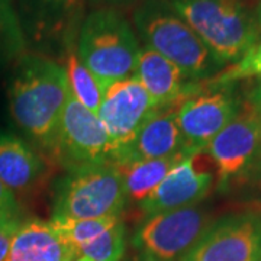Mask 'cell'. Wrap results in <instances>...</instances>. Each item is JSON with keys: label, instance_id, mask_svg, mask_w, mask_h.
<instances>
[{"label": "cell", "instance_id": "9a60e30c", "mask_svg": "<svg viewBox=\"0 0 261 261\" xmlns=\"http://www.w3.org/2000/svg\"><path fill=\"white\" fill-rule=\"evenodd\" d=\"M135 77L145 87L159 108L178 106L197 93L203 82H189L177 65L145 47L141 49Z\"/></svg>", "mask_w": 261, "mask_h": 261}, {"label": "cell", "instance_id": "7402d4cb", "mask_svg": "<svg viewBox=\"0 0 261 261\" xmlns=\"http://www.w3.org/2000/svg\"><path fill=\"white\" fill-rule=\"evenodd\" d=\"M126 250V226L118 221L102 235L83 245L79 255L93 261H121Z\"/></svg>", "mask_w": 261, "mask_h": 261}, {"label": "cell", "instance_id": "2e32d148", "mask_svg": "<svg viewBox=\"0 0 261 261\" xmlns=\"http://www.w3.org/2000/svg\"><path fill=\"white\" fill-rule=\"evenodd\" d=\"M77 257L79 252L51 221L29 219L15 233L8 261H73Z\"/></svg>", "mask_w": 261, "mask_h": 261}, {"label": "cell", "instance_id": "83f0119b", "mask_svg": "<svg viewBox=\"0 0 261 261\" xmlns=\"http://www.w3.org/2000/svg\"><path fill=\"white\" fill-rule=\"evenodd\" d=\"M135 2L138 0H103L102 6H106V8H125V6H130L134 5Z\"/></svg>", "mask_w": 261, "mask_h": 261}, {"label": "cell", "instance_id": "3957f363", "mask_svg": "<svg viewBox=\"0 0 261 261\" xmlns=\"http://www.w3.org/2000/svg\"><path fill=\"white\" fill-rule=\"evenodd\" d=\"M141 47L129 22L113 8H97L86 15L75 54L103 89L135 74Z\"/></svg>", "mask_w": 261, "mask_h": 261}, {"label": "cell", "instance_id": "5bb4252c", "mask_svg": "<svg viewBox=\"0 0 261 261\" xmlns=\"http://www.w3.org/2000/svg\"><path fill=\"white\" fill-rule=\"evenodd\" d=\"M196 157L197 155L186 157L171 168L160 186L140 203L141 212L145 218L195 206L211 193L215 181L214 174L197 170Z\"/></svg>", "mask_w": 261, "mask_h": 261}, {"label": "cell", "instance_id": "7a4b0ae2", "mask_svg": "<svg viewBox=\"0 0 261 261\" xmlns=\"http://www.w3.org/2000/svg\"><path fill=\"white\" fill-rule=\"evenodd\" d=\"M132 20L147 47L177 65L189 82L209 80L224 68L170 0H142Z\"/></svg>", "mask_w": 261, "mask_h": 261}, {"label": "cell", "instance_id": "44dd1931", "mask_svg": "<svg viewBox=\"0 0 261 261\" xmlns=\"http://www.w3.org/2000/svg\"><path fill=\"white\" fill-rule=\"evenodd\" d=\"M121 221V216H103L96 219H82V221H71V219H51L57 231L63 235L67 243L70 244L75 251L90 243L96 237L102 235L106 229Z\"/></svg>", "mask_w": 261, "mask_h": 261}, {"label": "cell", "instance_id": "d6986e66", "mask_svg": "<svg viewBox=\"0 0 261 261\" xmlns=\"http://www.w3.org/2000/svg\"><path fill=\"white\" fill-rule=\"evenodd\" d=\"M65 73L68 79L70 93L75 100L83 105L86 109L97 115L103 100V89L100 83L94 79V75L84 67L75 53L65 58Z\"/></svg>", "mask_w": 261, "mask_h": 261}, {"label": "cell", "instance_id": "ac0fdd59", "mask_svg": "<svg viewBox=\"0 0 261 261\" xmlns=\"http://www.w3.org/2000/svg\"><path fill=\"white\" fill-rule=\"evenodd\" d=\"M192 157L189 154H177L166 159L137 161L123 166H116L125 180V189L128 200L135 203H142L166 178L170 170L176 167L180 161Z\"/></svg>", "mask_w": 261, "mask_h": 261}, {"label": "cell", "instance_id": "4316f807", "mask_svg": "<svg viewBox=\"0 0 261 261\" xmlns=\"http://www.w3.org/2000/svg\"><path fill=\"white\" fill-rule=\"evenodd\" d=\"M245 100L251 105L254 111L258 113V116L261 118V77L255 80V83L252 84L248 93L245 94Z\"/></svg>", "mask_w": 261, "mask_h": 261}, {"label": "cell", "instance_id": "cb8c5ba5", "mask_svg": "<svg viewBox=\"0 0 261 261\" xmlns=\"http://www.w3.org/2000/svg\"><path fill=\"white\" fill-rule=\"evenodd\" d=\"M19 206L15 193L0 181V222L18 219Z\"/></svg>", "mask_w": 261, "mask_h": 261}, {"label": "cell", "instance_id": "277c9868", "mask_svg": "<svg viewBox=\"0 0 261 261\" xmlns=\"http://www.w3.org/2000/svg\"><path fill=\"white\" fill-rule=\"evenodd\" d=\"M221 64H235L255 44L258 29L247 0H170Z\"/></svg>", "mask_w": 261, "mask_h": 261}, {"label": "cell", "instance_id": "9c48e42d", "mask_svg": "<svg viewBox=\"0 0 261 261\" xmlns=\"http://www.w3.org/2000/svg\"><path fill=\"white\" fill-rule=\"evenodd\" d=\"M113 144L97 115L68 96L61 116L53 160L70 171L112 163Z\"/></svg>", "mask_w": 261, "mask_h": 261}, {"label": "cell", "instance_id": "8992f818", "mask_svg": "<svg viewBox=\"0 0 261 261\" xmlns=\"http://www.w3.org/2000/svg\"><path fill=\"white\" fill-rule=\"evenodd\" d=\"M16 5L27 44H34L38 54L67 58L75 53L87 0H16Z\"/></svg>", "mask_w": 261, "mask_h": 261}, {"label": "cell", "instance_id": "7c38bea8", "mask_svg": "<svg viewBox=\"0 0 261 261\" xmlns=\"http://www.w3.org/2000/svg\"><path fill=\"white\" fill-rule=\"evenodd\" d=\"M157 109L159 106L135 75L109 84L97 118L112 140L113 152L129 144Z\"/></svg>", "mask_w": 261, "mask_h": 261}, {"label": "cell", "instance_id": "ba28073f", "mask_svg": "<svg viewBox=\"0 0 261 261\" xmlns=\"http://www.w3.org/2000/svg\"><path fill=\"white\" fill-rule=\"evenodd\" d=\"M244 97L235 84H215L205 80L197 93L177 106V122L186 148L197 155L232 121L243 106Z\"/></svg>", "mask_w": 261, "mask_h": 261}, {"label": "cell", "instance_id": "f546056e", "mask_svg": "<svg viewBox=\"0 0 261 261\" xmlns=\"http://www.w3.org/2000/svg\"><path fill=\"white\" fill-rule=\"evenodd\" d=\"M73 261H93V260H90V258H87V257H83V255H79V257L74 258Z\"/></svg>", "mask_w": 261, "mask_h": 261}, {"label": "cell", "instance_id": "30bf717a", "mask_svg": "<svg viewBox=\"0 0 261 261\" xmlns=\"http://www.w3.org/2000/svg\"><path fill=\"white\" fill-rule=\"evenodd\" d=\"M205 151L216 167L221 190L241 183L261 151V118L245 97L237 116L207 144Z\"/></svg>", "mask_w": 261, "mask_h": 261}, {"label": "cell", "instance_id": "484cf974", "mask_svg": "<svg viewBox=\"0 0 261 261\" xmlns=\"http://www.w3.org/2000/svg\"><path fill=\"white\" fill-rule=\"evenodd\" d=\"M240 185H250L252 187L261 189V151L260 154H258V157H257V160H255V163L248 170V173L245 174V177L241 180Z\"/></svg>", "mask_w": 261, "mask_h": 261}, {"label": "cell", "instance_id": "ffe728a7", "mask_svg": "<svg viewBox=\"0 0 261 261\" xmlns=\"http://www.w3.org/2000/svg\"><path fill=\"white\" fill-rule=\"evenodd\" d=\"M28 47L12 0H0V63L18 60Z\"/></svg>", "mask_w": 261, "mask_h": 261}, {"label": "cell", "instance_id": "e0dca14e", "mask_svg": "<svg viewBox=\"0 0 261 261\" xmlns=\"http://www.w3.org/2000/svg\"><path fill=\"white\" fill-rule=\"evenodd\" d=\"M45 161L13 134L0 132V181L10 190L28 192L45 173Z\"/></svg>", "mask_w": 261, "mask_h": 261}, {"label": "cell", "instance_id": "4fadbf2b", "mask_svg": "<svg viewBox=\"0 0 261 261\" xmlns=\"http://www.w3.org/2000/svg\"><path fill=\"white\" fill-rule=\"evenodd\" d=\"M189 154L177 122V106L159 108L141 126L129 144L116 149L112 164L123 166L137 161L166 159ZM199 155V154H197Z\"/></svg>", "mask_w": 261, "mask_h": 261}, {"label": "cell", "instance_id": "6da1fadb", "mask_svg": "<svg viewBox=\"0 0 261 261\" xmlns=\"http://www.w3.org/2000/svg\"><path fill=\"white\" fill-rule=\"evenodd\" d=\"M68 96L67 73L58 61L38 53H25L16 60L8 87L10 115L29 140L51 157Z\"/></svg>", "mask_w": 261, "mask_h": 261}, {"label": "cell", "instance_id": "8fae6325", "mask_svg": "<svg viewBox=\"0 0 261 261\" xmlns=\"http://www.w3.org/2000/svg\"><path fill=\"white\" fill-rule=\"evenodd\" d=\"M180 261H261V214L228 215L212 222Z\"/></svg>", "mask_w": 261, "mask_h": 261}, {"label": "cell", "instance_id": "603a6c76", "mask_svg": "<svg viewBox=\"0 0 261 261\" xmlns=\"http://www.w3.org/2000/svg\"><path fill=\"white\" fill-rule=\"evenodd\" d=\"M261 77V41L237 61L235 64L228 67L224 71H219L218 74L209 79L215 84H237L245 79Z\"/></svg>", "mask_w": 261, "mask_h": 261}, {"label": "cell", "instance_id": "5b68a950", "mask_svg": "<svg viewBox=\"0 0 261 261\" xmlns=\"http://www.w3.org/2000/svg\"><path fill=\"white\" fill-rule=\"evenodd\" d=\"M128 202L125 180L112 163L67 171L54 192L51 219H96L121 216Z\"/></svg>", "mask_w": 261, "mask_h": 261}, {"label": "cell", "instance_id": "d4e9b609", "mask_svg": "<svg viewBox=\"0 0 261 261\" xmlns=\"http://www.w3.org/2000/svg\"><path fill=\"white\" fill-rule=\"evenodd\" d=\"M20 224V218L0 222V261H8L12 240Z\"/></svg>", "mask_w": 261, "mask_h": 261}, {"label": "cell", "instance_id": "4dcf8cb0", "mask_svg": "<svg viewBox=\"0 0 261 261\" xmlns=\"http://www.w3.org/2000/svg\"><path fill=\"white\" fill-rule=\"evenodd\" d=\"M89 2L93 5H103V0H89Z\"/></svg>", "mask_w": 261, "mask_h": 261}, {"label": "cell", "instance_id": "f1b7e54d", "mask_svg": "<svg viewBox=\"0 0 261 261\" xmlns=\"http://www.w3.org/2000/svg\"><path fill=\"white\" fill-rule=\"evenodd\" d=\"M254 16H255V23H257V29H258V42L261 41V0L254 8Z\"/></svg>", "mask_w": 261, "mask_h": 261}, {"label": "cell", "instance_id": "52a82bcc", "mask_svg": "<svg viewBox=\"0 0 261 261\" xmlns=\"http://www.w3.org/2000/svg\"><path fill=\"white\" fill-rule=\"evenodd\" d=\"M212 224L209 215L196 206L147 218L132 237L140 261L181 260Z\"/></svg>", "mask_w": 261, "mask_h": 261}]
</instances>
